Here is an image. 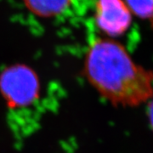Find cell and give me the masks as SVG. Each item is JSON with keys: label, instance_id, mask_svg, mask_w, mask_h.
I'll return each instance as SVG.
<instances>
[{"label": "cell", "instance_id": "cell-1", "mask_svg": "<svg viewBox=\"0 0 153 153\" xmlns=\"http://www.w3.org/2000/svg\"><path fill=\"white\" fill-rule=\"evenodd\" d=\"M83 72L90 85L112 105L135 107L151 101L152 72L137 64L112 38H96L90 44Z\"/></svg>", "mask_w": 153, "mask_h": 153}, {"label": "cell", "instance_id": "cell-2", "mask_svg": "<svg viewBox=\"0 0 153 153\" xmlns=\"http://www.w3.org/2000/svg\"><path fill=\"white\" fill-rule=\"evenodd\" d=\"M40 90L37 72L26 64H12L0 72V93L10 109L30 106L38 100Z\"/></svg>", "mask_w": 153, "mask_h": 153}, {"label": "cell", "instance_id": "cell-3", "mask_svg": "<svg viewBox=\"0 0 153 153\" xmlns=\"http://www.w3.org/2000/svg\"><path fill=\"white\" fill-rule=\"evenodd\" d=\"M94 22L109 38L123 36L132 24V13L123 0H96Z\"/></svg>", "mask_w": 153, "mask_h": 153}, {"label": "cell", "instance_id": "cell-4", "mask_svg": "<svg viewBox=\"0 0 153 153\" xmlns=\"http://www.w3.org/2000/svg\"><path fill=\"white\" fill-rule=\"evenodd\" d=\"M26 8L40 18H52L64 13L72 0H23Z\"/></svg>", "mask_w": 153, "mask_h": 153}, {"label": "cell", "instance_id": "cell-5", "mask_svg": "<svg viewBox=\"0 0 153 153\" xmlns=\"http://www.w3.org/2000/svg\"><path fill=\"white\" fill-rule=\"evenodd\" d=\"M131 13L142 20H152V0H123Z\"/></svg>", "mask_w": 153, "mask_h": 153}]
</instances>
